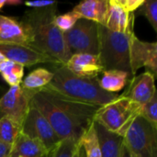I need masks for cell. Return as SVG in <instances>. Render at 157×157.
<instances>
[{"mask_svg":"<svg viewBox=\"0 0 157 157\" xmlns=\"http://www.w3.org/2000/svg\"><path fill=\"white\" fill-rule=\"evenodd\" d=\"M80 143L71 139L60 141L57 144L47 150L46 155L43 157H74Z\"/></svg>","mask_w":157,"mask_h":157,"instance_id":"obj_21","label":"cell"},{"mask_svg":"<svg viewBox=\"0 0 157 157\" xmlns=\"http://www.w3.org/2000/svg\"><path fill=\"white\" fill-rule=\"evenodd\" d=\"M117 3L127 12L135 13L136 10L144 4V0H116Z\"/></svg>","mask_w":157,"mask_h":157,"instance_id":"obj_27","label":"cell"},{"mask_svg":"<svg viewBox=\"0 0 157 157\" xmlns=\"http://www.w3.org/2000/svg\"><path fill=\"white\" fill-rule=\"evenodd\" d=\"M135 15L144 16L154 29L157 31V0H144V4L134 13Z\"/></svg>","mask_w":157,"mask_h":157,"instance_id":"obj_23","label":"cell"},{"mask_svg":"<svg viewBox=\"0 0 157 157\" xmlns=\"http://www.w3.org/2000/svg\"><path fill=\"white\" fill-rule=\"evenodd\" d=\"M80 144L85 151L86 157H102L93 124L83 136Z\"/></svg>","mask_w":157,"mask_h":157,"instance_id":"obj_22","label":"cell"},{"mask_svg":"<svg viewBox=\"0 0 157 157\" xmlns=\"http://www.w3.org/2000/svg\"><path fill=\"white\" fill-rule=\"evenodd\" d=\"M140 116L147 121L154 128L157 129V94L141 108Z\"/></svg>","mask_w":157,"mask_h":157,"instance_id":"obj_24","label":"cell"},{"mask_svg":"<svg viewBox=\"0 0 157 157\" xmlns=\"http://www.w3.org/2000/svg\"><path fill=\"white\" fill-rule=\"evenodd\" d=\"M94 129L97 134L102 157H121L124 139L121 135L107 130L103 125L94 121Z\"/></svg>","mask_w":157,"mask_h":157,"instance_id":"obj_14","label":"cell"},{"mask_svg":"<svg viewBox=\"0 0 157 157\" xmlns=\"http://www.w3.org/2000/svg\"><path fill=\"white\" fill-rule=\"evenodd\" d=\"M78 19L80 18L76 16V14L73 11H70L68 13L56 16L54 18V24L63 33L71 29Z\"/></svg>","mask_w":157,"mask_h":157,"instance_id":"obj_25","label":"cell"},{"mask_svg":"<svg viewBox=\"0 0 157 157\" xmlns=\"http://www.w3.org/2000/svg\"><path fill=\"white\" fill-rule=\"evenodd\" d=\"M52 74V79L41 90L100 107L116 100L120 96L104 91L99 86L98 77L78 76L69 71L65 65H59Z\"/></svg>","mask_w":157,"mask_h":157,"instance_id":"obj_3","label":"cell"},{"mask_svg":"<svg viewBox=\"0 0 157 157\" xmlns=\"http://www.w3.org/2000/svg\"><path fill=\"white\" fill-rule=\"evenodd\" d=\"M74 157H86L85 156V151H84V149H83L81 144H80V145L78 146V148H77L75 154L74 155Z\"/></svg>","mask_w":157,"mask_h":157,"instance_id":"obj_31","label":"cell"},{"mask_svg":"<svg viewBox=\"0 0 157 157\" xmlns=\"http://www.w3.org/2000/svg\"><path fill=\"white\" fill-rule=\"evenodd\" d=\"M52 76V72L44 68H37L30 72L25 79L22 80L20 86L27 90L40 91L51 82Z\"/></svg>","mask_w":157,"mask_h":157,"instance_id":"obj_19","label":"cell"},{"mask_svg":"<svg viewBox=\"0 0 157 157\" xmlns=\"http://www.w3.org/2000/svg\"><path fill=\"white\" fill-rule=\"evenodd\" d=\"M0 52L6 59L19 63L22 66L29 67L38 63H54L61 65L52 57L24 44L0 42Z\"/></svg>","mask_w":157,"mask_h":157,"instance_id":"obj_10","label":"cell"},{"mask_svg":"<svg viewBox=\"0 0 157 157\" xmlns=\"http://www.w3.org/2000/svg\"><path fill=\"white\" fill-rule=\"evenodd\" d=\"M63 34L71 55L77 53L98 55L99 34L98 23L80 18L71 29Z\"/></svg>","mask_w":157,"mask_h":157,"instance_id":"obj_7","label":"cell"},{"mask_svg":"<svg viewBox=\"0 0 157 157\" xmlns=\"http://www.w3.org/2000/svg\"><path fill=\"white\" fill-rule=\"evenodd\" d=\"M0 42L28 45V37L19 21L0 15Z\"/></svg>","mask_w":157,"mask_h":157,"instance_id":"obj_17","label":"cell"},{"mask_svg":"<svg viewBox=\"0 0 157 157\" xmlns=\"http://www.w3.org/2000/svg\"><path fill=\"white\" fill-rule=\"evenodd\" d=\"M121 157H132L131 154L128 150V148L126 147L125 144H123V148H122V153H121Z\"/></svg>","mask_w":157,"mask_h":157,"instance_id":"obj_32","label":"cell"},{"mask_svg":"<svg viewBox=\"0 0 157 157\" xmlns=\"http://www.w3.org/2000/svg\"><path fill=\"white\" fill-rule=\"evenodd\" d=\"M123 139L132 157H157V129L140 115L132 121Z\"/></svg>","mask_w":157,"mask_h":157,"instance_id":"obj_6","label":"cell"},{"mask_svg":"<svg viewBox=\"0 0 157 157\" xmlns=\"http://www.w3.org/2000/svg\"><path fill=\"white\" fill-rule=\"evenodd\" d=\"M46 153L47 149L40 141L21 132L11 145L10 157H43Z\"/></svg>","mask_w":157,"mask_h":157,"instance_id":"obj_16","label":"cell"},{"mask_svg":"<svg viewBox=\"0 0 157 157\" xmlns=\"http://www.w3.org/2000/svg\"><path fill=\"white\" fill-rule=\"evenodd\" d=\"M21 1H13V0H0V10L6 6V5H18L21 4Z\"/></svg>","mask_w":157,"mask_h":157,"instance_id":"obj_30","label":"cell"},{"mask_svg":"<svg viewBox=\"0 0 157 157\" xmlns=\"http://www.w3.org/2000/svg\"><path fill=\"white\" fill-rule=\"evenodd\" d=\"M99 79V86L106 92L116 93L121 91L132 77L126 72L120 70H106Z\"/></svg>","mask_w":157,"mask_h":157,"instance_id":"obj_18","label":"cell"},{"mask_svg":"<svg viewBox=\"0 0 157 157\" xmlns=\"http://www.w3.org/2000/svg\"><path fill=\"white\" fill-rule=\"evenodd\" d=\"M11 145L0 142V157H10Z\"/></svg>","mask_w":157,"mask_h":157,"instance_id":"obj_29","label":"cell"},{"mask_svg":"<svg viewBox=\"0 0 157 157\" xmlns=\"http://www.w3.org/2000/svg\"><path fill=\"white\" fill-rule=\"evenodd\" d=\"M38 91H31L22 86H10L8 91L0 98V118L8 117L22 124L30 106V100Z\"/></svg>","mask_w":157,"mask_h":157,"instance_id":"obj_8","label":"cell"},{"mask_svg":"<svg viewBox=\"0 0 157 157\" xmlns=\"http://www.w3.org/2000/svg\"><path fill=\"white\" fill-rule=\"evenodd\" d=\"M30 106L38 109L49 121L59 139L80 143L94 122L100 106L69 99L40 90L34 94Z\"/></svg>","mask_w":157,"mask_h":157,"instance_id":"obj_1","label":"cell"},{"mask_svg":"<svg viewBox=\"0 0 157 157\" xmlns=\"http://www.w3.org/2000/svg\"><path fill=\"white\" fill-rule=\"evenodd\" d=\"M56 6L57 3L27 11L19 22L28 37V46L52 57L61 65H65L72 55L63 32L54 24Z\"/></svg>","mask_w":157,"mask_h":157,"instance_id":"obj_2","label":"cell"},{"mask_svg":"<svg viewBox=\"0 0 157 157\" xmlns=\"http://www.w3.org/2000/svg\"><path fill=\"white\" fill-rule=\"evenodd\" d=\"M22 124L8 118H0V142L10 144L14 143L17 135L21 132Z\"/></svg>","mask_w":157,"mask_h":157,"instance_id":"obj_20","label":"cell"},{"mask_svg":"<svg viewBox=\"0 0 157 157\" xmlns=\"http://www.w3.org/2000/svg\"><path fill=\"white\" fill-rule=\"evenodd\" d=\"M109 9V0H85L72 10L79 18L88 19L104 26Z\"/></svg>","mask_w":157,"mask_h":157,"instance_id":"obj_15","label":"cell"},{"mask_svg":"<svg viewBox=\"0 0 157 157\" xmlns=\"http://www.w3.org/2000/svg\"><path fill=\"white\" fill-rule=\"evenodd\" d=\"M155 78V76L148 72L133 76L129 80L128 87L121 96L128 98L139 106H144L156 93Z\"/></svg>","mask_w":157,"mask_h":157,"instance_id":"obj_11","label":"cell"},{"mask_svg":"<svg viewBox=\"0 0 157 157\" xmlns=\"http://www.w3.org/2000/svg\"><path fill=\"white\" fill-rule=\"evenodd\" d=\"M55 3L56 2L54 1H27L24 4L29 7H32V9H39V8L48 7Z\"/></svg>","mask_w":157,"mask_h":157,"instance_id":"obj_28","label":"cell"},{"mask_svg":"<svg viewBox=\"0 0 157 157\" xmlns=\"http://www.w3.org/2000/svg\"><path fill=\"white\" fill-rule=\"evenodd\" d=\"M98 57L104 70H120L132 74V46L136 37L133 31L115 32L98 24Z\"/></svg>","mask_w":157,"mask_h":157,"instance_id":"obj_4","label":"cell"},{"mask_svg":"<svg viewBox=\"0 0 157 157\" xmlns=\"http://www.w3.org/2000/svg\"><path fill=\"white\" fill-rule=\"evenodd\" d=\"M134 13L124 10L116 0H109V9L104 27L115 32L125 33L133 31Z\"/></svg>","mask_w":157,"mask_h":157,"instance_id":"obj_13","label":"cell"},{"mask_svg":"<svg viewBox=\"0 0 157 157\" xmlns=\"http://www.w3.org/2000/svg\"><path fill=\"white\" fill-rule=\"evenodd\" d=\"M21 132L27 136L40 141L47 150L61 141L46 118L31 106H29L28 113L22 122Z\"/></svg>","mask_w":157,"mask_h":157,"instance_id":"obj_9","label":"cell"},{"mask_svg":"<svg viewBox=\"0 0 157 157\" xmlns=\"http://www.w3.org/2000/svg\"><path fill=\"white\" fill-rule=\"evenodd\" d=\"M141 108L142 106L121 95L116 100L101 107L94 121L107 130L123 137L132 121L140 115Z\"/></svg>","mask_w":157,"mask_h":157,"instance_id":"obj_5","label":"cell"},{"mask_svg":"<svg viewBox=\"0 0 157 157\" xmlns=\"http://www.w3.org/2000/svg\"><path fill=\"white\" fill-rule=\"evenodd\" d=\"M5 60H6L5 56H4V55H3V54H2V53L0 52V63H2L3 61H5Z\"/></svg>","mask_w":157,"mask_h":157,"instance_id":"obj_33","label":"cell"},{"mask_svg":"<svg viewBox=\"0 0 157 157\" xmlns=\"http://www.w3.org/2000/svg\"><path fill=\"white\" fill-rule=\"evenodd\" d=\"M65 66L73 74L82 77H98L105 71L98 55L88 53L73 54Z\"/></svg>","mask_w":157,"mask_h":157,"instance_id":"obj_12","label":"cell"},{"mask_svg":"<svg viewBox=\"0 0 157 157\" xmlns=\"http://www.w3.org/2000/svg\"><path fill=\"white\" fill-rule=\"evenodd\" d=\"M0 74L2 75V76L6 75H17L23 78L24 66L6 59L0 63Z\"/></svg>","mask_w":157,"mask_h":157,"instance_id":"obj_26","label":"cell"}]
</instances>
